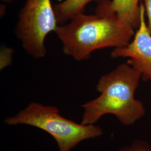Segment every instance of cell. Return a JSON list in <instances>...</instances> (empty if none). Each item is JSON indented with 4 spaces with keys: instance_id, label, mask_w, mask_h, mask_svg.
<instances>
[{
    "instance_id": "obj_8",
    "label": "cell",
    "mask_w": 151,
    "mask_h": 151,
    "mask_svg": "<svg viewBox=\"0 0 151 151\" xmlns=\"http://www.w3.org/2000/svg\"><path fill=\"white\" fill-rule=\"evenodd\" d=\"M119 151H151V148L146 142L135 140L131 145L124 147Z\"/></svg>"
},
{
    "instance_id": "obj_10",
    "label": "cell",
    "mask_w": 151,
    "mask_h": 151,
    "mask_svg": "<svg viewBox=\"0 0 151 151\" xmlns=\"http://www.w3.org/2000/svg\"><path fill=\"white\" fill-rule=\"evenodd\" d=\"M2 1H4V2H6V3H11V2H13V1L14 0H2Z\"/></svg>"
},
{
    "instance_id": "obj_9",
    "label": "cell",
    "mask_w": 151,
    "mask_h": 151,
    "mask_svg": "<svg viewBox=\"0 0 151 151\" xmlns=\"http://www.w3.org/2000/svg\"><path fill=\"white\" fill-rule=\"evenodd\" d=\"M142 2L145 6L146 16L147 18V26L151 35V0H143Z\"/></svg>"
},
{
    "instance_id": "obj_5",
    "label": "cell",
    "mask_w": 151,
    "mask_h": 151,
    "mask_svg": "<svg viewBox=\"0 0 151 151\" xmlns=\"http://www.w3.org/2000/svg\"><path fill=\"white\" fill-rule=\"evenodd\" d=\"M111 57L128 58L127 63L139 72L145 81L151 82V35L147 26L143 2L140 4V24L132 40L125 47L114 49Z\"/></svg>"
},
{
    "instance_id": "obj_6",
    "label": "cell",
    "mask_w": 151,
    "mask_h": 151,
    "mask_svg": "<svg viewBox=\"0 0 151 151\" xmlns=\"http://www.w3.org/2000/svg\"><path fill=\"white\" fill-rule=\"evenodd\" d=\"M140 0H110L98 4L95 14L116 15L137 29L140 24Z\"/></svg>"
},
{
    "instance_id": "obj_3",
    "label": "cell",
    "mask_w": 151,
    "mask_h": 151,
    "mask_svg": "<svg viewBox=\"0 0 151 151\" xmlns=\"http://www.w3.org/2000/svg\"><path fill=\"white\" fill-rule=\"evenodd\" d=\"M4 122L10 125L25 124L43 130L56 141L60 151H70L82 141L96 138L103 133L97 125L76 123L63 117L57 107L37 103H30Z\"/></svg>"
},
{
    "instance_id": "obj_4",
    "label": "cell",
    "mask_w": 151,
    "mask_h": 151,
    "mask_svg": "<svg viewBox=\"0 0 151 151\" xmlns=\"http://www.w3.org/2000/svg\"><path fill=\"white\" fill-rule=\"evenodd\" d=\"M59 25L51 0H27L19 15L16 34L27 54L42 58L47 54L45 39Z\"/></svg>"
},
{
    "instance_id": "obj_7",
    "label": "cell",
    "mask_w": 151,
    "mask_h": 151,
    "mask_svg": "<svg viewBox=\"0 0 151 151\" xmlns=\"http://www.w3.org/2000/svg\"><path fill=\"white\" fill-rule=\"evenodd\" d=\"M110 0H65L54 6V10L59 25L70 21L77 15L83 12L87 5L91 2L98 4L106 3Z\"/></svg>"
},
{
    "instance_id": "obj_2",
    "label": "cell",
    "mask_w": 151,
    "mask_h": 151,
    "mask_svg": "<svg viewBox=\"0 0 151 151\" xmlns=\"http://www.w3.org/2000/svg\"><path fill=\"white\" fill-rule=\"evenodd\" d=\"M142 75L127 63L118 65L102 76L97 82L99 97L83 104V125L94 124L106 114L115 115L125 125H130L146 114L142 102L135 98Z\"/></svg>"
},
{
    "instance_id": "obj_1",
    "label": "cell",
    "mask_w": 151,
    "mask_h": 151,
    "mask_svg": "<svg viewBox=\"0 0 151 151\" xmlns=\"http://www.w3.org/2000/svg\"><path fill=\"white\" fill-rule=\"evenodd\" d=\"M54 32L62 43L63 53L81 61L97 49L125 47L132 40L135 29L115 15L82 12L68 24L60 25Z\"/></svg>"
}]
</instances>
